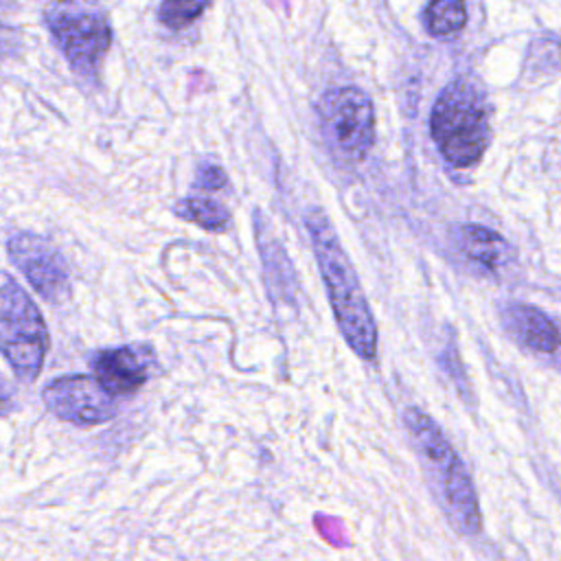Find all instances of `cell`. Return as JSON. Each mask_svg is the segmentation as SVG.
<instances>
[{
	"instance_id": "cell-1",
	"label": "cell",
	"mask_w": 561,
	"mask_h": 561,
	"mask_svg": "<svg viewBox=\"0 0 561 561\" xmlns=\"http://www.w3.org/2000/svg\"><path fill=\"white\" fill-rule=\"evenodd\" d=\"M305 224L342 337L355 355L366 362H375L377 324L348 254L344 252L329 217L320 208H311L305 215Z\"/></svg>"
},
{
	"instance_id": "cell-2",
	"label": "cell",
	"mask_w": 561,
	"mask_h": 561,
	"mask_svg": "<svg viewBox=\"0 0 561 561\" xmlns=\"http://www.w3.org/2000/svg\"><path fill=\"white\" fill-rule=\"evenodd\" d=\"M403 423L425 480L447 522L458 535L476 537L482 530V519L478 493L467 465L436 421L421 408H408L403 412Z\"/></svg>"
},
{
	"instance_id": "cell-3",
	"label": "cell",
	"mask_w": 561,
	"mask_h": 561,
	"mask_svg": "<svg viewBox=\"0 0 561 561\" xmlns=\"http://www.w3.org/2000/svg\"><path fill=\"white\" fill-rule=\"evenodd\" d=\"M430 129L451 167L478 164L491 142V105L484 90L467 77L447 83L434 103Z\"/></svg>"
},
{
	"instance_id": "cell-4",
	"label": "cell",
	"mask_w": 561,
	"mask_h": 561,
	"mask_svg": "<svg viewBox=\"0 0 561 561\" xmlns=\"http://www.w3.org/2000/svg\"><path fill=\"white\" fill-rule=\"evenodd\" d=\"M0 351L24 381L39 375L48 351V331L39 309L4 274H0Z\"/></svg>"
},
{
	"instance_id": "cell-5",
	"label": "cell",
	"mask_w": 561,
	"mask_h": 561,
	"mask_svg": "<svg viewBox=\"0 0 561 561\" xmlns=\"http://www.w3.org/2000/svg\"><path fill=\"white\" fill-rule=\"evenodd\" d=\"M44 22L68 64L79 75H94L112 42L105 15L77 0H55L46 7Z\"/></svg>"
},
{
	"instance_id": "cell-6",
	"label": "cell",
	"mask_w": 561,
	"mask_h": 561,
	"mask_svg": "<svg viewBox=\"0 0 561 561\" xmlns=\"http://www.w3.org/2000/svg\"><path fill=\"white\" fill-rule=\"evenodd\" d=\"M318 118L322 134L340 156L366 158L375 140V112L359 88L344 85L324 92L318 103Z\"/></svg>"
},
{
	"instance_id": "cell-7",
	"label": "cell",
	"mask_w": 561,
	"mask_h": 561,
	"mask_svg": "<svg viewBox=\"0 0 561 561\" xmlns=\"http://www.w3.org/2000/svg\"><path fill=\"white\" fill-rule=\"evenodd\" d=\"M46 408L61 421L72 425H99L116 414L114 394H110L96 377L68 375L44 388Z\"/></svg>"
},
{
	"instance_id": "cell-8",
	"label": "cell",
	"mask_w": 561,
	"mask_h": 561,
	"mask_svg": "<svg viewBox=\"0 0 561 561\" xmlns=\"http://www.w3.org/2000/svg\"><path fill=\"white\" fill-rule=\"evenodd\" d=\"M7 250L11 261L42 298L59 305L70 296L66 263L46 239L31 232H18L9 239Z\"/></svg>"
},
{
	"instance_id": "cell-9",
	"label": "cell",
	"mask_w": 561,
	"mask_h": 561,
	"mask_svg": "<svg viewBox=\"0 0 561 561\" xmlns=\"http://www.w3.org/2000/svg\"><path fill=\"white\" fill-rule=\"evenodd\" d=\"M153 355L149 346H121L94 355L92 370L110 394H134L145 386Z\"/></svg>"
},
{
	"instance_id": "cell-10",
	"label": "cell",
	"mask_w": 561,
	"mask_h": 561,
	"mask_svg": "<svg viewBox=\"0 0 561 561\" xmlns=\"http://www.w3.org/2000/svg\"><path fill=\"white\" fill-rule=\"evenodd\" d=\"M500 322L508 337L522 348L539 355H552L559 348V331L548 313L526 302H502Z\"/></svg>"
},
{
	"instance_id": "cell-11",
	"label": "cell",
	"mask_w": 561,
	"mask_h": 561,
	"mask_svg": "<svg viewBox=\"0 0 561 561\" xmlns=\"http://www.w3.org/2000/svg\"><path fill=\"white\" fill-rule=\"evenodd\" d=\"M456 241H458V250L469 261L484 267L486 272H500V270L508 267V263L513 259V250H511L508 241L500 232H495L486 226L465 224L458 228Z\"/></svg>"
},
{
	"instance_id": "cell-12",
	"label": "cell",
	"mask_w": 561,
	"mask_h": 561,
	"mask_svg": "<svg viewBox=\"0 0 561 561\" xmlns=\"http://www.w3.org/2000/svg\"><path fill=\"white\" fill-rule=\"evenodd\" d=\"M259 248H261V263H263V276L270 296L276 302H296V276L289 259L285 256V250L270 237H261L259 232Z\"/></svg>"
},
{
	"instance_id": "cell-13",
	"label": "cell",
	"mask_w": 561,
	"mask_h": 561,
	"mask_svg": "<svg viewBox=\"0 0 561 561\" xmlns=\"http://www.w3.org/2000/svg\"><path fill=\"white\" fill-rule=\"evenodd\" d=\"M423 24L430 35L440 39L458 35L467 24L465 0H432L423 11Z\"/></svg>"
},
{
	"instance_id": "cell-14",
	"label": "cell",
	"mask_w": 561,
	"mask_h": 561,
	"mask_svg": "<svg viewBox=\"0 0 561 561\" xmlns=\"http://www.w3.org/2000/svg\"><path fill=\"white\" fill-rule=\"evenodd\" d=\"M175 215L210 232L226 230L230 221V213L210 197H186L175 204Z\"/></svg>"
},
{
	"instance_id": "cell-15",
	"label": "cell",
	"mask_w": 561,
	"mask_h": 561,
	"mask_svg": "<svg viewBox=\"0 0 561 561\" xmlns=\"http://www.w3.org/2000/svg\"><path fill=\"white\" fill-rule=\"evenodd\" d=\"M208 2L210 0H162L158 18L169 28H184L206 11Z\"/></svg>"
},
{
	"instance_id": "cell-16",
	"label": "cell",
	"mask_w": 561,
	"mask_h": 561,
	"mask_svg": "<svg viewBox=\"0 0 561 561\" xmlns=\"http://www.w3.org/2000/svg\"><path fill=\"white\" fill-rule=\"evenodd\" d=\"M224 184H226V175H224V171L219 167H215V164L199 167V171H197V186L215 191V188H221Z\"/></svg>"
},
{
	"instance_id": "cell-17",
	"label": "cell",
	"mask_w": 561,
	"mask_h": 561,
	"mask_svg": "<svg viewBox=\"0 0 561 561\" xmlns=\"http://www.w3.org/2000/svg\"><path fill=\"white\" fill-rule=\"evenodd\" d=\"M13 405V397H11V390L9 386L0 379V414H7Z\"/></svg>"
}]
</instances>
